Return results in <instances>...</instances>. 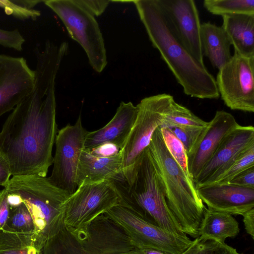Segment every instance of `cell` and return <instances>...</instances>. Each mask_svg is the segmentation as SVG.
Listing matches in <instances>:
<instances>
[{
    "mask_svg": "<svg viewBox=\"0 0 254 254\" xmlns=\"http://www.w3.org/2000/svg\"><path fill=\"white\" fill-rule=\"evenodd\" d=\"M67 52L65 45L50 41L43 50H34V88L13 109L0 131V153L12 176L46 177L53 163L52 149L58 133L55 80Z\"/></svg>",
    "mask_w": 254,
    "mask_h": 254,
    "instance_id": "1",
    "label": "cell"
},
{
    "mask_svg": "<svg viewBox=\"0 0 254 254\" xmlns=\"http://www.w3.org/2000/svg\"><path fill=\"white\" fill-rule=\"evenodd\" d=\"M133 2L152 45L160 53L184 93L198 99L218 98L215 78L180 41L158 0Z\"/></svg>",
    "mask_w": 254,
    "mask_h": 254,
    "instance_id": "2",
    "label": "cell"
},
{
    "mask_svg": "<svg viewBox=\"0 0 254 254\" xmlns=\"http://www.w3.org/2000/svg\"><path fill=\"white\" fill-rule=\"evenodd\" d=\"M148 149L163 185L167 204L183 232L193 238L206 208L199 197L194 184L168 151L159 127L154 132Z\"/></svg>",
    "mask_w": 254,
    "mask_h": 254,
    "instance_id": "3",
    "label": "cell"
},
{
    "mask_svg": "<svg viewBox=\"0 0 254 254\" xmlns=\"http://www.w3.org/2000/svg\"><path fill=\"white\" fill-rule=\"evenodd\" d=\"M2 187L22 198L43 247L64 227L65 203L71 194L56 186L49 178L37 174L14 175Z\"/></svg>",
    "mask_w": 254,
    "mask_h": 254,
    "instance_id": "4",
    "label": "cell"
},
{
    "mask_svg": "<svg viewBox=\"0 0 254 254\" xmlns=\"http://www.w3.org/2000/svg\"><path fill=\"white\" fill-rule=\"evenodd\" d=\"M42 254H141L140 249L114 221L101 214L85 230L65 226L45 244Z\"/></svg>",
    "mask_w": 254,
    "mask_h": 254,
    "instance_id": "5",
    "label": "cell"
},
{
    "mask_svg": "<svg viewBox=\"0 0 254 254\" xmlns=\"http://www.w3.org/2000/svg\"><path fill=\"white\" fill-rule=\"evenodd\" d=\"M129 190L130 204L145 221L165 231L186 235L167 204L164 188L148 148Z\"/></svg>",
    "mask_w": 254,
    "mask_h": 254,
    "instance_id": "6",
    "label": "cell"
},
{
    "mask_svg": "<svg viewBox=\"0 0 254 254\" xmlns=\"http://www.w3.org/2000/svg\"><path fill=\"white\" fill-rule=\"evenodd\" d=\"M172 97L166 93L154 95L142 99L136 106L135 121L120 151L122 176L129 189L135 183L144 152L154 132L162 124Z\"/></svg>",
    "mask_w": 254,
    "mask_h": 254,
    "instance_id": "7",
    "label": "cell"
},
{
    "mask_svg": "<svg viewBox=\"0 0 254 254\" xmlns=\"http://www.w3.org/2000/svg\"><path fill=\"white\" fill-rule=\"evenodd\" d=\"M125 198L113 180L83 182L65 203V226L85 230L99 215L122 202Z\"/></svg>",
    "mask_w": 254,
    "mask_h": 254,
    "instance_id": "8",
    "label": "cell"
},
{
    "mask_svg": "<svg viewBox=\"0 0 254 254\" xmlns=\"http://www.w3.org/2000/svg\"><path fill=\"white\" fill-rule=\"evenodd\" d=\"M104 214L121 227L140 249L182 254L193 242L187 235L172 233L146 222L126 199Z\"/></svg>",
    "mask_w": 254,
    "mask_h": 254,
    "instance_id": "9",
    "label": "cell"
},
{
    "mask_svg": "<svg viewBox=\"0 0 254 254\" xmlns=\"http://www.w3.org/2000/svg\"><path fill=\"white\" fill-rule=\"evenodd\" d=\"M44 2L60 18L70 37L83 48L92 68L101 72L107 64L106 51L94 16L74 0H48Z\"/></svg>",
    "mask_w": 254,
    "mask_h": 254,
    "instance_id": "10",
    "label": "cell"
},
{
    "mask_svg": "<svg viewBox=\"0 0 254 254\" xmlns=\"http://www.w3.org/2000/svg\"><path fill=\"white\" fill-rule=\"evenodd\" d=\"M254 56L234 52L215 79L220 96L231 110L254 112Z\"/></svg>",
    "mask_w": 254,
    "mask_h": 254,
    "instance_id": "11",
    "label": "cell"
},
{
    "mask_svg": "<svg viewBox=\"0 0 254 254\" xmlns=\"http://www.w3.org/2000/svg\"><path fill=\"white\" fill-rule=\"evenodd\" d=\"M87 132L80 114L73 125L68 124L59 130L56 137L54 166L49 179L56 186L71 194L77 188V171Z\"/></svg>",
    "mask_w": 254,
    "mask_h": 254,
    "instance_id": "12",
    "label": "cell"
},
{
    "mask_svg": "<svg viewBox=\"0 0 254 254\" xmlns=\"http://www.w3.org/2000/svg\"><path fill=\"white\" fill-rule=\"evenodd\" d=\"M173 31L186 49L204 64L198 11L193 0H158Z\"/></svg>",
    "mask_w": 254,
    "mask_h": 254,
    "instance_id": "13",
    "label": "cell"
},
{
    "mask_svg": "<svg viewBox=\"0 0 254 254\" xmlns=\"http://www.w3.org/2000/svg\"><path fill=\"white\" fill-rule=\"evenodd\" d=\"M35 81V71L24 58L0 54V117L33 90Z\"/></svg>",
    "mask_w": 254,
    "mask_h": 254,
    "instance_id": "14",
    "label": "cell"
},
{
    "mask_svg": "<svg viewBox=\"0 0 254 254\" xmlns=\"http://www.w3.org/2000/svg\"><path fill=\"white\" fill-rule=\"evenodd\" d=\"M254 144V127L239 125L223 139L193 182L195 188L213 183L233 164L238 156Z\"/></svg>",
    "mask_w": 254,
    "mask_h": 254,
    "instance_id": "15",
    "label": "cell"
},
{
    "mask_svg": "<svg viewBox=\"0 0 254 254\" xmlns=\"http://www.w3.org/2000/svg\"><path fill=\"white\" fill-rule=\"evenodd\" d=\"M239 125L230 113L224 110L216 111L195 144L187 154L188 172L193 182L211 158L224 137Z\"/></svg>",
    "mask_w": 254,
    "mask_h": 254,
    "instance_id": "16",
    "label": "cell"
},
{
    "mask_svg": "<svg viewBox=\"0 0 254 254\" xmlns=\"http://www.w3.org/2000/svg\"><path fill=\"white\" fill-rule=\"evenodd\" d=\"M196 189L200 199L208 209L242 215L254 208V189L230 183H213Z\"/></svg>",
    "mask_w": 254,
    "mask_h": 254,
    "instance_id": "17",
    "label": "cell"
},
{
    "mask_svg": "<svg viewBox=\"0 0 254 254\" xmlns=\"http://www.w3.org/2000/svg\"><path fill=\"white\" fill-rule=\"evenodd\" d=\"M138 108L131 102H121L113 118L103 127L87 131L84 149L92 151L105 144L123 148L135 121Z\"/></svg>",
    "mask_w": 254,
    "mask_h": 254,
    "instance_id": "18",
    "label": "cell"
},
{
    "mask_svg": "<svg viewBox=\"0 0 254 254\" xmlns=\"http://www.w3.org/2000/svg\"><path fill=\"white\" fill-rule=\"evenodd\" d=\"M121 176L123 177L120 151L115 155L103 156L84 148L82 150L77 174V187L83 182L114 181Z\"/></svg>",
    "mask_w": 254,
    "mask_h": 254,
    "instance_id": "19",
    "label": "cell"
},
{
    "mask_svg": "<svg viewBox=\"0 0 254 254\" xmlns=\"http://www.w3.org/2000/svg\"><path fill=\"white\" fill-rule=\"evenodd\" d=\"M222 18V27L235 52L243 56H254V15L230 14Z\"/></svg>",
    "mask_w": 254,
    "mask_h": 254,
    "instance_id": "20",
    "label": "cell"
},
{
    "mask_svg": "<svg viewBox=\"0 0 254 254\" xmlns=\"http://www.w3.org/2000/svg\"><path fill=\"white\" fill-rule=\"evenodd\" d=\"M201 45L203 56L220 69L231 59L230 40L222 26L209 22L201 24Z\"/></svg>",
    "mask_w": 254,
    "mask_h": 254,
    "instance_id": "21",
    "label": "cell"
},
{
    "mask_svg": "<svg viewBox=\"0 0 254 254\" xmlns=\"http://www.w3.org/2000/svg\"><path fill=\"white\" fill-rule=\"evenodd\" d=\"M240 232L238 222L229 213L206 208L198 229L199 237L206 241L224 243L227 238L236 237Z\"/></svg>",
    "mask_w": 254,
    "mask_h": 254,
    "instance_id": "22",
    "label": "cell"
},
{
    "mask_svg": "<svg viewBox=\"0 0 254 254\" xmlns=\"http://www.w3.org/2000/svg\"><path fill=\"white\" fill-rule=\"evenodd\" d=\"M35 232L14 233L0 230V254H42Z\"/></svg>",
    "mask_w": 254,
    "mask_h": 254,
    "instance_id": "23",
    "label": "cell"
},
{
    "mask_svg": "<svg viewBox=\"0 0 254 254\" xmlns=\"http://www.w3.org/2000/svg\"><path fill=\"white\" fill-rule=\"evenodd\" d=\"M208 124V122L202 120L187 108L177 103L172 96L160 127L174 125L203 128L207 126Z\"/></svg>",
    "mask_w": 254,
    "mask_h": 254,
    "instance_id": "24",
    "label": "cell"
},
{
    "mask_svg": "<svg viewBox=\"0 0 254 254\" xmlns=\"http://www.w3.org/2000/svg\"><path fill=\"white\" fill-rule=\"evenodd\" d=\"M203 5L208 12L216 15H254V0H204Z\"/></svg>",
    "mask_w": 254,
    "mask_h": 254,
    "instance_id": "25",
    "label": "cell"
},
{
    "mask_svg": "<svg viewBox=\"0 0 254 254\" xmlns=\"http://www.w3.org/2000/svg\"><path fill=\"white\" fill-rule=\"evenodd\" d=\"M1 230L14 233L34 232L33 218L24 203L17 207L10 208L8 218Z\"/></svg>",
    "mask_w": 254,
    "mask_h": 254,
    "instance_id": "26",
    "label": "cell"
},
{
    "mask_svg": "<svg viewBox=\"0 0 254 254\" xmlns=\"http://www.w3.org/2000/svg\"><path fill=\"white\" fill-rule=\"evenodd\" d=\"M45 0H0V7L7 15H11L20 20L31 19L35 20L41 15L39 10L34 9L38 3Z\"/></svg>",
    "mask_w": 254,
    "mask_h": 254,
    "instance_id": "27",
    "label": "cell"
},
{
    "mask_svg": "<svg viewBox=\"0 0 254 254\" xmlns=\"http://www.w3.org/2000/svg\"><path fill=\"white\" fill-rule=\"evenodd\" d=\"M159 128L168 151L183 171L190 176L188 170L187 154L182 143L169 128L160 127Z\"/></svg>",
    "mask_w": 254,
    "mask_h": 254,
    "instance_id": "28",
    "label": "cell"
},
{
    "mask_svg": "<svg viewBox=\"0 0 254 254\" xmlns=\"http://www.w3.org/2000/svg\"><path fill=\"white\" fill-rule=\"evenodd\" d=\"M253 166H254V144L243 151L232 165L213 183H228L237 174Z\"/></svg>",
    "mask_w": 254,
    "mask_h": 254,
    "instance_id": "29",
    "label": "cell"
},
{
    "mask_svg": "<svg viewBox=\"0 0 254 254\" xmlns=\"http://www.w3.org/2000/svg\"><path fill=\"white\" fill-rule=\"evenodd\" d=\"M165 127L169 128L181 141L187 154L195 144L205 127H190L169 125Z\"/></svg>",
    "mask_w": 254,
    "mask_h": 254,
    "instance_id": "30",
    "label": "cell"
},
{
    "mask_svg": "<svg viewBox=\"0 0 254 254\" xmlns=\"http://www.w3.org/2000/svg\"><path fill=\"white\" fill-rule=\"evenodd\" d=\"M25 41L18 29L6 30L0 29V45L21 51Z\"/></svg>",
    "mask_w": 254,
    "mask_h": 254,
    "instance_id": "31",
    "label": "cell"
},
{
    "mask_svg": "<svg viewBox=\"0 0 254 254\" xmlns=\"http://www.w3.org/2000/svg\"><path fill=\"white\" fill-rule=\"evenodd\" d=\"M228 183L240 187L254 189V166L249 168L239 173Z\"/></svg>",
    "mask_w": 254,
    "mask_h": 254,
    "instance_id": "32",
    "label": "cell"
},
{
    "mask_svg": "<svg viewBox=\"0 0 254 254\" xmlns=\"http://www.w3.org/2000/svg\"><path fill=\"white\" fill-rule=\"evenodd\" d=\"M75 1L92 13L94 16L102 14L108 5L109 0H74Z\"/></svg>",
    "mask_w": 254,
    "mask_h": 254,
    "instance_id": "33",
    "label": "cell"
},
{
    "mask_svg": "<svg viewBox=\"0 0 254 254\" xmlns=\"http://www.w3.org/2000/svg\"><path fill=\"white\" fill-rule=\"evenodd\" d=\"M205 244L206 254H242L238 253L236 249L225 243L209 240L205 241Z\"/></svg>",
    "mask_w": 254,
    "mask_h": 254,
    "instance_id": "34",
    "label": "cell"
},
{
    "mask_svg": "<svg viewBox=\"0 0 254 254\" xmlns=\"http://www.w3.org/2000/svg\"><path fill=\"white\" fill-rule=\"evenodd\" d=\"M7 195L8 192L5 189L0 191V230L4 226L9 215Z\"/></svg>",
    "mask_w": 254,
    "mask_h": 254,
    "instance_id": "35",
    "label": "cell"
},
{
    "mask_svg": "<svg viewBox=\"0 0 254 254\" xmlns=\"http://www.w3.org/2000/svg\"><path fill=\"white\" fill-rule=\"evenodd\" d=\"M182 254H206L205 241L195 238L192 245Z\"/></svg>",
    "mask_w": 254,
    "mask_h": 254,
    "instance_id": "36",
    "label": "cell"
},
{
    "mask_svg": "<svg viewBox=\"0 0 254 254\" xmlns=\"http://www.w3.org/2000/svg\"><path fill=\"white\" fill-rule=\"evenodd\" d=\"M12 175L9 165L5 158L0 153V185L2 186L9 180Z\"/></svg>",
    "mask_w": 254,
    "mask_h": 254,
    "instance_id": "37",
    "label": "cell"
},
{
    "mask_svg": "<svg viewBox=\"0 0 254 254\" xmlns=\"http://www.w3.org/2000/svg\"><path fill=\"white\" fill-rule=\"evenodd\" d=\"M243 216V222L245 230L247 233L249 234L253 239H254V208L244 213Z\"/></svg>",
    "mask_w": 254,
    "mask_h": 254,
    "instance_id": "38",
    "label": "cell"
},
{
    "mask_svg": "<svg viewBox=\"0 0 254 254\" xmlns=\"http://www.w3.org/2000/svg\"><path fill=\"white\" fill-rule=\"evenodd\" d=\"M90 151L95 155L108 156L119 153L120 149L113 144H105Z\"/></svg>",
    "mask_w": 254,
    "mask_h": 254,
    "instance_id": "39",
    "label": "cell"
},
{
    "mask_svg": "<svg viewBox=\"0 0 254 254\" xmlns=\"http://www.w3.org/2000/svg\"><path fill=\"white\" fill-rule=\"evenodd\" d=\"M7 201L10 208L17 207L23 203L21 197L19 194L14 193L8 192Z\"/></svg>",
    "mask_w": 254,
    "mask_h": 254,
    "instance_id": "40",
    "label": "cell"
},
{
    "mask_svg": "<svg viewBox=\"0 0 254 254\" xmlns=\"http://www.w3.org/2000/svg\"><path fill=\"white\" fill-rule=\"evenodd\" d=\"M141 254H166L160 251L153 250L140 249Z\"/></svg>",
    "mask_w": 254,
    "mask_h": 254,
    "instance_id": "41",
    "label": "cell"
}]
</instances>
